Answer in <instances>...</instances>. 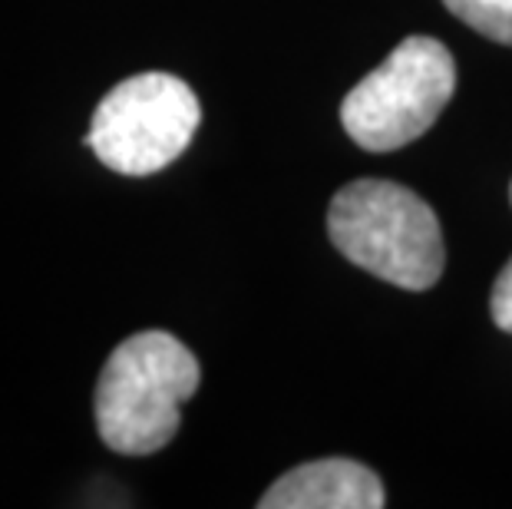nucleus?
Here are the masks:
<instances>
[{
    "label": "nucleus",
    "mask_w": 512,
    "mask_h": 509,
    "mask_svg": "<svg viewBox=\"0 0 512 509\" xmlns=\"http://www.w3.org/2000/svg\"><path fill=\"white\" fill-rule=\"evenodd\" d=\"M202 123L199 96L172 73H136L103 96L83 143L119 176H152L189 149Z\"/></svg>",
    "instance_id": "obj_4"
},
{
    "label": "nucleus",
    "mask_w": 512,
    "mask_h": 509,
    "mask_svg": "<svg viewBox=\"0 0 512 509\" xmlns=\"http://www.w3.org/2000/svg\"><path fill=\"white\" fill-rule=\"evenodd\" d=\"M443 4L476 34L512 47V0H443Z\"/></svg>",
    "instance_id": "obj_6"
},
{
    "label": "nucleus",
    "mask_w": 512,
    "mask_h": 509,
    "mask_svg": "<svg viewBox=\"0 0 512 509\" xmlns=\"http://www.w3.org/2000/svg\"><path fill=\"white\" fill-rule=\"evenodd\" d=\"M489 311H493L496 328H503V331L512 334V258L496 278L493 295H489Z\"/></svg>",
    "instance_id": "obj_7"
},
{
    "label": "nucleus",
    "mask_w": 512,
    "mask_h": 509,
    "mask_svg": "<svg viewBox=\"0 0 512 509\" xmlns=\"http://www.w3.org/2000/svg\"><path fill=\"white\" fill-rule=\"evenodd\" d=\"M328 235L347 262L387 285L427 291L443 275L446 248L437 212L400 182H347L331 199Z\"/></svg>",
    "instance_id": "obj_2"
},
{
    "label": "nucleus",
    "mask_w": 512,
    "mask_h": 509,
    "mask_svg": "<svg viewBox=\"0 0 512 509\" xmlns=\"http://www.w3.org/2000/svg\"><path fill=\"white\" fill-rule=\"evenodd\" d=\"M195 354L169 331H139L106 361L96 384V430L113 453L146 457L179 433L182 404L199 391Z\"/></svg>",
    "instance_id": "obj_1"
},
{
    "label": "nucleus",
    "mask_w": 512,
    "mask_h": 509,
    "mask_svg": "<svg viewBox=\"0 0 512 509\" xmlns=\"http://www.w3.org/2000/svg\"><path fill=\"white\" fill-rule=\"evenodd\" d=\"M456 93V63L433 37H407L344 96V133L367 153H394L437 123Z\"/></svg>",
    "instance_id": "obj_3"
},
{
    "label": "nucleus",
    "mask_w": 512,
    "mask_h": 509,
    "mask_svg": "<svg viewBox=\"0 0 512 509\" xmlns=\"http://www.w3.org/2000/svg\"><path fill=\"white\" fill-rule=\"evenodd\" d=\"M384 503L380 476L344 457L301 463L271 483L258 500L261 509H380Z\"/></svg>",
    "instance_id": "obj_5"
},
{
    "label": "nucleus",
    "mask_w": 512,
    "mask_h": 509,
    "mask_svg": "<svg viewBox=\"0 0 512 509\" xmlns=\"http://www.w3.org/2000/svg\"><path fill=\"white\" fill-rule=\"evenodd\" d=\"M509 202H512V182H509Z\"/></svg>",
    "instance_id": "obj_8"
}]
</instances>
